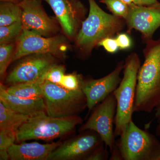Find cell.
<instances>
[{"instance_id": "1", "label": "cell", "mask_w": 160, "mask_h": 160, "mask_svg": "<svg viewBox=\"0 0 160 160\" xmlns=\"http://www.w3.org/2000/svg\"><path fill=\"white\" fill-rule=\"evenodd\" d=\"M138 72L134 112L151 113L160 103V38L147 41Z\"/></svg>"}, {"instance_id": "2", "label": "cell", "mask_w": 160, "mask_h": 160, "mask_svg": "<svg viewBox=\"0 0 160 160\" xmlns=\"http://www.w3.org/2000/svg\"><path fill=\"white\" fill-rule=\"evenodd\" d=\"M89 10L75 39L76 47L83 57L91 54L101 41L118 34L125 28L124 18L107 13L95 0H88Z\"/></svg>"}, {"instance_id": "3", "label": "cell", "mask_w": 160, "mask_h": 160, "mask_svg": "<svg viewBox=\"0 0 160 160\" xmlns=\"http://www.w3.org/2000/svg\"><path fill=\"white\" fill-rule=\"evenodd\" d=\"M141 66V61L137 53L132 52L129 54L125 60L123 78L113 92L117 101L114 122L115 137H119L132 120L134 112L138 74Z\"/></svg>"}, {"instance_id": "4", "label": "cell", "mask_w": 160, "mask_h": 160, "mask_svg": "<svg viewBox=\"0 0 160 160\" xmlns=\"http://www.w3.org/2000/svg\"><path fill=\"white\" fill-rule=\"evenodd\" d=\"M83 120L78 116L65 118L49 116L46 112L31 115L16 131L17 142L32 140L49 141L62 138L74 131Z\"/></svg>"}, {"instance_id": "5", "label": "cell", "mask_w": 160, "mask_h": 160, "mask_svg": "<svg viewBox=\"0 0 160 160\" xmlns=\"http://www.w3.org/2000/svg\"><path fill=\"white\" fill-rule=\"evenodd\" d=\"M116 141L123 160H160V142L132 120Z\"/></svg>"}, {"instance_id": "6", "label": "cell", "mask_w": 160, "mask_h": 160, "mask_svg": "<svg viewBox=\"0 0 160 160\" xmlns=\"http://www.w3.org/2000/svg\"><path fill=\"white\" fill-rule=\"evenodd\" d=\"M46 112L53 118L78 116L87 108L82 89L69 91L60 85L45 80L42 85Z\"/></svg>"}, {"instance_id": "7", "label": "cell", "mask_w": 160, "mask_h": 160, "mask_svg": "<svg viewBox=\"0 0 160 160\" xmlns=\"http://www.w3.org/2000/svg\"><path fill=\"white\" fill-rule=\"evenodd\" d=\"M16 43L12 62L33 54H51L55 57H62L68 48L66 38L62 36L46 37L24 29Z\"/></svg>"}, {"instance_id": "8", "label": "cell", "mask_w": 160, "mask_h": 160, "mask_svg": "<svg viewBox=\"0 0 160 160\" xmlns=\"http://www.w3.org/2000/svg\"><path fill=\"white\" fill-rule=\"evenodd\" d=\"M93 109L90 117L79 130L80 132L90 130L97 132L111 151L116 142L114 125L117 101L113 93L109 95Z\"/></svg>"}, {"instance_id": "9", "label": "cell", "mask_w": 160, "mask_h": 160, "mask_svg": "<svg viewBox=\"0 0 160 160\" xmlns=\"http://www.w3.org/2000/svg\"><path fill=\"white\" fill-rule=\"evenodd\" d=\"M7 75L8 85L45 81V76L57 64L55 57L51 54H33L25 57Z\"/></svg>"}, {"instance_id": "10", "label": "cell", "mask_w": 160, "mask_h": 160, "mask_svg": "<svg viewBox=\"0 0 160 160\" xmlns=\"http://www.w3.org/2000/svg\"><path fill=\"white\" fill-rule=\"evenodd\" d=\"M127 32L133 29L139 32L142 42L152 39L154 32L160 27V2L150 6L129 5V11L124 19Z\"/></svg>"}, {"instance_id": "11", "label": "cell", "mask_w": 160, "mask_h": 160, "mask_svg": "<svg viewBox=\"0 0 160 160\" xmlns=\"http://www.w3.org/2000/svg\"><path fill=\"white\" fill-rule=\"evenodd\" d=\"M64 142L52 152L48 160H85L103 142L98 133L92 130L83 132Z\"/></svg>"}, {"instance_id": "12", "label": "cell", "mask_w": 160, "mask_h": 160, "mask_svg": "<svg viewBox=\"0 0 160 160\" xmlns=\"http://www.w3.org/2000/svg\"><path fill=\"white\" fill-rule=\"evenodd\" d=\"M46 2L54 12L64 33L75 39L87 9L81 0H42Z\"/></svg>"}, {"instance_id": "13", "label": "cell", "mask_w": 160, "mask_h": 160, "mask_svg": "<svg viewBox=\"0 0 160 160\" xmlns=\"http://www.w3.org/2000/svg\"><path fill=\"white\" fill-rule=\"evenodd\" d=\"M42 0H23L22 9L23 29L36 32L46 37L54 36L58 27L43 9Z\"/></svg>"}, {"instance_id": "14", "label": "cell", "mask_w": 160, "mask_h": 160, "mask_svg": "<svg viewBox=\"0 0 160 160\" xmlns=\"http://www.w3.org/2000/svg\"><path fill=\"white\" fill-rule=\"evenodd\" d=\"M124 63L125 61L119 62L113 71L104 77L98 79L84 80L82 89L86 96L89 111L117 88L122 80L120 74L124 69Z\"/></svg>"}, {"instance_id": "15", "label": "cell", "mask_w": 160, "mask_h": 160, "mask_svg": "<svg viewBox=\"0 0 160 160\" xmlns=\"http://www.w3.org/2000/svg\"><path fill=\"white\" fill-rule=\"evenodd\" d=\"M61 142L42 144L38 142L13 144L8 149L11 160H48L55 149L62 144Z\"/></svg>"}, {"instance_id": "16", "label": "cell", "mask_w": 160, "mask_h": 160, "mask_svg": "<svg viewBox=\"0 0 160 160\" xmlns=\"http://www.w3.org/2000/svg\"><path fill=\"white\" fill-rule=\"evenodd\" d=\"M6 86L0 84V101L5 106L21 114L32 115L46 112L44 99H26L9 94L6 89Z\"/></svg>"}, {"instance_id": "17", "label": "cell", "mask_w": 160, "mask_h": 160, "mask_svg": "<svg viewBox=\"0 0 160 160\" xmlns=\"http://www.w3.org/2000/svg\"><path fill=\"white\" fill-rule=\"evenodd\" d=\"M31 116L16 112L6 107L0 101V129L16 132Z\"/></svg>"}, {"instance_id": "18", "label": "cell", "mask_w": 160, "mask_h": 160, "mask_svg": "<svg viewBox=\"0 0 160 160\" xmlns=\"http://www.w3.org/2000/svg\"><path fill=\"white\" fill-rule=\"evenodd\" d=\"M45 81L19 83L6 88L9 94L26 99H44L42 85Z\"/></svg>"}, {"instance_id": "19", "label": "cell", "mask_w": 160, "mask_h": 160, "mask_svg": "<svg viewBox=\"0 0 160 160\" xmlns=\"http://www.w3.org/2000/svg\"><path fill=\"white\" fill-rule=\"evenodd\" d=\"M22 21V9L19 4L2 2L0 5V26Z\"/></svg>"}, {"instance_id": "20", "label": "cell", "mask_w": 160, "mask_h": 160, "mask_svg": "<svg viewBox=\"0 0 160 160\" xmlns=\"http://www.w3.org/2000/svg\"><path fill=\"white\" fill-rule=\"evenodd\" d=\"M23 30L22 21L8 26H0V45L16 42Z\"/></svg>"}, {"instance_id": "21", "label": "cell", "mask_w": 160, "mask_h": 160, "mask_svg": "<svg viewBox=\"0 0 160 160\" xmlns=\"http://www.w3.org/2000/svg\"><path fill=\"white\" fill-rule=\"evenodd\" d=\"M17 141L16 132L0 129V160L9 159L8 149Z\"/></svg>"}, {"instance_id": "22", "label": "cell", "mask_w": 160, "mask_h": 160, "mask_svg": "<svg viewBox=\"0 0 160 160\" xmlns=\"http://www.w3.org/2000/svg\"><path fill=\"white\" fill-rule=\"evenodd\" d=\"M16 45L14 43L0 46V76L3 78L9 64L12 61Z\"/></svg>"}, {"instance_id": "23", "label": "cell", "mask_w": 160, "mask_h": 160, "mask_svg": "<svg viewBox=\"0 0 160 160\" xmlns=\"http://www.w3.org/2000/svg\"><path fill=\"white\" fill-rule=\"evenodd\" d=\"M105 4L112 14L125 19L129 11V5L120 0H100Z\"/></svg>"}, {"instance_id": "24", "label": "cell", "mask_w": 160, "mask_h": 160, "mask_svg": "<svg viewBox=\"0 0 160 160\" xmlns=\"http://www.w3.org/2000/svg\"><path fill=\"white\" fill-rule=\"evenodd\" d=\"M84 80L81 75L77 73L65 74L60 85L69 91H77L82 89Z\"/></svg>"}, {"instance_id": "25", "label": "cell", "mask_w": 160, "mask_h": 160, "mask_svg": "<svg viewBox=\"0 0 160 160\" xmlns=\"http://www.w3.org/2000/svg\"><path fill=\"white\" fill-rule=\"evenodd\" d=\"M65 66L56 64L46 72L45 76V80L60 85L65 75Z\"/></svg>"}, {"instance_id": "26", "label": "cell", "mask_w": 160, "mask_h": 160, "mask_svg": "<svg viewBox=\"0 0 160 160\" xmlns=\"http://www.w3.org/2000/svg\"><path fill=\"white\" fill-rule=\"evenodd\" d=\"M104 142L100 144L86 158L85 160H106L108 159L109 153L107 149L104 147Z\"/></svg>"}, {"instance_id": "27", "label": "cell", "mask_w": 160, "mask_h": 160, "mask_svg": "<svg viewBox=\"0 0 160 160\" xmlns=\"http://www.w3.org/2000/svg\"><path fill=\"white\" fill-rule=\"evenodd\" d=\"M98 46H102L107 52L110 53H115L119 49L116 39L112 37L104 39L98 43Z\"/></svg>"}, {"instance_id": "28", "label": "cell", "mask_w": 160, "mask_h": 160, "mask_svg": "<svg viewBox=\"0 0 160 160\" xmlns=\"http://www.w3.org/2000/svg\"><path fill=\"white\" fill-rule=\"evenodd\" d=\"M116 39L119 49L124 50L131 48L132 44V40L127 33H118Z\"/></svg>"}, {"instance_id": "29", "label": "cell", "mask_w": 160, "mask_h": 160, "mask_svg": "<svg viewBox=\"0 0 160 160\" xmlns=\"http://www.w3.org/2000/svg\"><path fill=\"white\" fill-rule=\"evenodd\" d=\"M155 118L157 120L156 128L155 134L158 137L160 138V103L155 109Z\"/></svg>"}, {"instance_id": "30", "label": "cell", "mask_w": 160, "mask_h": 160, "mask_svg": "<svg viewBox=\"0 0 160 160\" xmlns=\"http://www.w3.org/2000/svg\"><path fill=\"white\" fill-rule=\"evenodd\" d=\"M111 156L109 158L110 160H123L119 150L118 148L116 142L115 144L111 151Z\"/></svg>"}, {"instance_id": "31", "label": "cell", "mask_w": 160, "mask_h": 160, "mask_svg": "<svg viewBox=\"0 0 160 160\" xmlns=\"http://www.w3.org/2000/svg\"><path fill=\"white\" fill-rule=\"evenodd\" d=\"M158 0H134L133 3L138 6H150L158 4Z\"/></svg>"}, {"instance_id": "32", "label": "cell", "mask_w": 160, "mask_h": 160, "mask_svg": "<svg viewBox=\"0 0 160 160\" xmlns=\"http://www.w3.org/2000/svg\"><path fill=\"white\" fill-rule=\"evenodd\" d=\"M0 1H1V2H10L16 3V4H19V3L21 2L23 0H0Z\"/></svg>"}, {"instance_id": "33", "label": "cell", "mask_w": 160, "mask_h": 160, "mask_svg": "<svg viewBox=\"0 0 160 160\" xmlns=\"http://www.w3.org/2000/svg\"><path fill=\"white\" fill-rule=\"evenodd\" d=\"M120 1H122L123 2L126 3L127 5H130V4L133 3L134 0H120Z\"/></svg>"}]
</instances>
